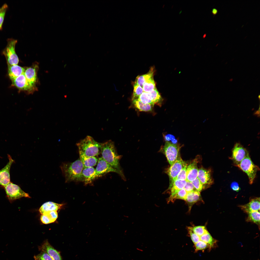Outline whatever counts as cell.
Masks as SVG:
<instances>
[{
	"label": "cell",
	"mask_w": 260,
	"mask_h": 260,
	"mask_svg": "<svg viewBox=\"0 0 260 260\" xmlns=\"http://www.w3.org/2000/svg\"><path fill=\"white\" fill-rule=\"evenodd\" d=\"M66 182H81V174L84 169L80 159L72 162H63L60 166Z\"/></svg>",
	"instance_id": "obj_2"
},
{
	"label": "cell",
	"mask_w": 260,
	"mask_h": 260,
	"mask_svg": "<svg viewBox=\"0 0 260 260\" xmlns=\"http://www.w3.org/2000/svg\"><path fill=\"white\" fill-rule=\"evenodd\" d=\"M193 232L199 236H201L207 232L206 227L204 226H197L191 227Z\"/></svg>",
	"instance_id": "obj_33"
},
{
	"label": "cell",
	"mask_w": 260,
	"mask_h": 260,
	"mask_svg": "<svg viewBox=\"0 0 260 260\" xmlns=\"http://www.w3.org/2000/svg\"><path fill=\"white\" fill-rule=\"evenodd\" d=\"M149 93L152 100L155 104L158 103L162 101L161 97L156 88Z\"/></svg>",
	"instance_id": "obj_31"
},
{
	"label": "cell",
	"mask_w": 260,
	"mask_h": 260,
	"mask_svg": "<svg viewBox=\"0 0 260 260\" xmlns=\"http://www.w3.org/2000/svg\"><path fill=\"white\" fill-rule=\"evenodd\" d=\"M37 65L32 66L25 69L24 74L28 82L32 86H35L37 80Z\"/></svg>",
	"instance_id": "obj_19"
},
{
	"label": "cell",
	"mask_w": 260,
	"mask_h": 260,
	"mask_svg": "<svg viewBox=\"0 0 260 260\" xmlns=\"http://www.w3.org/2000/svg\"><path fill=\"white\" fill-rule=\"evenodd\" d=\"M197 177L205 186L210 185L213 183V180L211 175V171L210 169H207L201 168L198 170Z\"/></svg>",
	"instance_id": "obj_15"
},
{
	"label": "cell",
	"mask_w": 260,
	"mask_h": 260,
	"mask_svg": "<svg viewBox=\"0 0 260 260\" xmlns=\"http://www.w3.org/2000/svg\"><path fill=\"white\" fill-rule=\"evenodd\" d=\"M248 216L247 221L255 223L259 226L260 224V211H255L247 214Z\"/></svg>",
	"instance_id": "obj_29"
},
{
	"label": "cell",
	"mask_w": 260,
	"mask_h": 260,
	"mask_svg": "<svg viewBox=\"0 0 260 260\" xmlns=\"http://www.w3.org/2000/svg\"><path fill=\"white\" fill-rule=\"evenodd\" d=\"M154 71V68L152 67L149 72L146 74L138 76L136 78L135 84L143 88L144 83L150 78L153 77Z\"/></svg>",
	"instance_id": "obj_25"
},
{
	"label": "cell",
	"mask_w": 260,
	"mask_h": 260,
	"mask_svg": "<svg viewBox=\"0 0 260 260\" xmlns=\"http://www.w3.org/2000/svg\"><path fill=\"white\" fill-rule=\"evenodd\" d=\"M133 104L135 107L141 111H149L152 110L154 105L145 104L137 99L132 100Z\"/></svg>",
	"instance_id": "obj_27"
},
{
	"label": "cell",
	"mask_w": 260,
	"mask_h": 260,
	"mask_svg": "<svg viewBox=\"0 0 260 260\" xmlns=\"http://www.w3.org/2000/svg\"><path fill=\"white\" fill-rule=\"evenodd\" d=\"M4 188L6 196L10 201L24 197L31 198L29 194L23 190L18 185L11 182Z\"/></svg>",
	"instance_id": "obj_6"
},
{
	"label": "cell",
	"mask_w": 260,
	"mask_h": 260,
	"mask_svg": "<svg viewBox=\"0 0 260 260\" xmlns=\"http://www.w3.org/2000/svg\"><path fill=\"white\" fill-rule=\"evenodd\" d=\"M98 177L95 169L93 167L85 168L82 171L81 182H83L85 185L89 184Z\"/></svg>",
	"instance_id": "obj_14"
},
{
	"label": "cell",
	"mask_w": 260,
	"mask_h": 260,
	"mask_svg": "<svg viewBox=\"0 0 260 260\" xmlns=\"http://www.w3.org/2000/svg\"><path fill=\"white\" fill-rule=\"evenodd\" d=\"M248 155V152L247 150L240 143H237L232 149L231 158L237 166Z\"/></svg>",
	"instance_id": "obj_9"
},
{
	"label": "cell",
	"mask_w": 260,
	"mask_h": 260,
	"mask_svg": "<svg viewBox=\"0 0 260 260\" xmlns=\"http://www.w3.org/2000/svg\"><path fill=\"white\" fill-rule=\"evenodd\" d=\"M12 81V85L20 91H25L30 93L35 89V87L31 85L28 82L24 74L20 75Z\"/></svg>",
	"instance_id": "obj_10"
},
{
	"label": "cell",
	"mask_w": 260,
	"mask_h": 260,
	"mask_svg": "<svg viewBox=\"0 0 260 260\" xmlns=\"http://www.w3.org/2000/svg\"><path fill=\"white\" fill-rule=\"evenodd\" d=\"M38 248L39 251L47 254L52 260H63L60 252L55 248L47 240L39 246Z\"/></svg>",
	"instance_id": "obj_11"
},
{
	"label": "cell",
	"mask_w": 260,
	"mask_h": 260,
	"mask_svg": "<svg viewBox=\"0 0 260 260\" xmlns=\"http://www.w3.org/2000/svg\"><path fill=\"white\" fill-rule=\"evenodd\" d=\"M191 182L195 189L200 192L205 187V186L202 184L198 177Z\"/></svg>",
	"instance_id": "obj_36"
},
{
	"label": "cell",
	"mask_w": 260,
	"mask_h": 260,
	"mask_svg": "<svg viewBox=\"0 0 260 260\" xmlns=\"http://www.w3.org/2000/svg\"><path fill=\"white\" fill-rule=\"evenodd\" d=\"M180 149L178 145L166 141L160 151L165 155L171 166L177 159Z\"/></svg>",
	"instance_id": "obj_7"
},
{
	"label": "cell",
	"mask_w": 260,
	"mask_h": 260,
	"mask_svg": "<svg viewBox=\"0 0 260 260\" xmlns=\"http://www.w3.org/2000/svg\"><path fill=\"white\" fill-rule=\"evenodd\" d=\"M9 161L6 165L0 170V185L4 187L10 182V170L14 160L8 154Z\"/></svg>",
	"instance_id": "obj_12"
},
{
	"label": "cell",
	"mask_w": 260,
	"mask_h": 260,
	"mask_svg": "<svg viewBox=\"0 0 260 260\" xmlns=\"http://www.w3.org/2000/svg\"><path fill=\"white\" fill-rule=\"evenodd\" d=\"M63 204H59L49 202L43 204L40 208L39 211L41 214L49 211H57L63 206Z\"/></svg>",
	"instance_id": "obj_21"
},
{
	"label": "cell",
	"mask_w": 260,
	"mask_h": 260,
	"mask_svg": "<svg viewBox=\"0 0 260 260\" xmlns=\"http://www.w3.org/2000/svg\"><path fill=\"white\" fill-rule=\"evenodd\" d=\"M187 164L186 163L178 175L176 179L186 181L187 168Z\"/></svg>",
	"instance_id": "obj_38"
},
{
	"label": "cell",
	"mask_w": 260,
	"mask_h": 260,
	"mask_svg": "<svg viewBox=\"0 0 260 260\" xmlns=\"http://www.w3.org/2000/svg\"><path fill=\"white\" fill-rule=\"evenodd\" d=\"M199 236L200 241L206 243L209 246V249L216 246L217 240L213 238L208 231L202 235Z\"/></svg>",
	"instance_id": "obj_26"
},
{
	"label": "cell",
	"mask_w": 260,
	"mask_h": 260,
	"mask_svg": "<svg viewBox=\"0 0 260 260\" xmlns=\"http://www.w3.org/2000/svg\"><path fill=\"white\" fill-rule=\"evenodd\" d=\"M102 143L95 141L91 136H87L76 144L79 152L89 157L95 156L101 153Z\"/></svg>",
	"instance_id": "obj_3"
},
{
	"label": "cell",
	"mask_w": 260,
	"mask_h": 260,
	"mask_svg": "<svg viewBox=\"0 0 260 260\" xmlns=\"http://www.w3.org/2000/svg\"><path fill=\"white\" fill-rule=\"evenodd\" d=\"M188 193L183 188L179 191L176 195L175 200L176 199H180L185 200Z\"/></svg>",
	"instance_id": "obj_39"
},
{
	"label": "cell",
	"mask_w": 260,
	"mask_h": 260,
	"mask_svg": "<svg viewBox=\"0 0 260 260\" xmlns=\"http://www.w3.org/2000/svg\"><path fill=\"white\" fill-rule=\"evenodd\" d=\"M198 160L195 158L187 166L186 181L192 182L197 177L198 172L197 166Z\"/></svg>",
	"instance_id": "obj_16"
},
{
	"label": "cell",
	"mask_w": 260,
	"mask_h": 260,
	"mask_svg": "<svg viewBox=\"0 0 260 260\" xmlns=\"http://www.w3.org/2000/svg\"><path fill=\"white\" fill-rule=\"evenodd\" d=\"M195 250L197 252L199 251H204L207 248L209 249L208 245L204 242L200 241L194 244Z\"/></svg>",
	"instance_id": "obj_34"
},
{
	"label": "cell",
	"mask_w": 260,
	"mask_h": 260,
	"mask_svg": "<svg viewBox=\"0 0 260 260\" xmlns=\"http://www.w3.org/2000/svg\"><path fill=\"white\" fill-rule=\"evenodd\" d=\"M6 10L4 11L0 14V30L2 29V26Z\"/></svg>",
	"instance_id": "obj_41"
},
{
	"label": "cell",
	"mask_w": 260,
	"mask_h": 260,
	"mask_svg": "<svg viewBox=\"0 0 260 260\" xmlns=\"http://www.w3.org/2000/svg\"><path fill=\"white\" fill-rule=\"evenodd\" d=\"M8 76L11 80L24 74L25 69L17 65H8Z\"/></svg>",
	"instance_id": "obj_22"
},
{
	"label": "cell",
	"mask_w": 260,
	"mask_h": 260,
	"mask_svg": "<svg viewBox=\"0 0 260 260\" xmlns=\"http://www.w3.org/2000/svg\"><path fill=\"white\" fill-rule=\"evenodd\" d=\"M80 159L83 166L84 169L93 167L96 165L98 159L95 156H86L82 153L79 152Z\"/></svg>",
	"instance_id": "obj_23"
},
{
	"label": "cell",
	"mask_w": 260,
	"mask_h": 260,
	"mask_svg": "<svg viewBox=\"0 0 260 260\" xmlns=\"http://www.w3.org/2000/svg\"><path fill=\"white\" fill-rule=\"evenodd\" d=\"M218 12V11L216 9L214 8L212 9L211 11L212 13L214 15H216L217 13Z\"/></svg>",
	"instance_id": "obj_44"
},
{
	"label": "cell",
	"mask_w": 260,
	"mask_h": 260,
	"mask_svg": "<svg viewBox=\"0 0 260 260\" xmlns=\"http://www.w3.org/2000/svg\"><path fill=\"white\" fill-rule=\"evenodd\" d=\"M231 187L234 191H238L240 189L238 184L235 182H233L231 184Z\"/></svg>",
	"instance_id": "obj_42"
},
{
	"label": "cell",
	"mask_w": 260,
	"mask_h": 260,
	"mask_svg": "<svg viewBox=\"0 0 260 260\" xmlns=\"http://www.w3.org/2000/svg\"><path fill=\"white\" fill-rule=\"evenodd\" d=\"M186 182L185 180L176 179L170 188L171 194L168 198V202H172L175 200L176 196L178 192L184 188Z\"/></svg>",
	"instance_id": "obj_18"
},
{
	"label": "cell",
	"mask_w": 260,
	"mask_h": 260,
	"mask_svg": "<svg viewBox=\"0 0 260 260\" xmlns=\"http://www.w3.org/2000/svg\"><path fill=\"white\" fill-rule=\"evenodd\" d=\"M202 200L200 192L196 190L188 192L185 201L190 210L193 205L196 202Z\"/></svg>",
	"instance_id": "obj_20"
},
{
	"label": "cell",
	"mask_w": 260,
	"mask_h": 260,
	"mask_svg": "<svg viewBox=\"0 0 260 260\" xmlns=\"http://www.w3.org/2000/svg\"><path fill=\"white\" fill-rule=\"evenodd\" d=\"M206 34H204V35H203V38H205V37H206Z\"/></svg>",
	"instance_id": "obj_45"
},
{
	"label": "cell",
	"mask_w": 260,
	"mask_h": 260,
	"mask_svg": "<svg viewBox=\"0 0 260 260\" xmlns=\"http://www.w3.org/2000/svg\"><path fill=\"white\" fill-rule=\"evenodd\" d=\"M260 198H256L251 200L247 203L240 206L241 209L247 214L255 211H260Z\"/></svg>",
	"instance_id": "obj_17"
},
{
	"label": "cell",
	"mask_w": 260,
	"mask_h": 260,
	"mask_svg": "<svg viewBox=\"0 0 260 260\" xmlns=\"http://www.w3.org/2000/svg\"><path fill=\"white\" fill-rule=\"evenodd\" d=\"M156 87L153 77L146 81L143 84V91L149 93Z\"/></svg>",
	"instance_id": "obj_28"
},
{
	"label": "cell",
	"mask_w": 260,
	"mask_h": 260,
	"mask_svg": "<svg viewBox=\"0 0 260 260\" xmlns=\"http://www.w3.org/2000/svg\"><path fill=\"white\" fill-rule=\"evenodd\" d=\"M186 163L179 156L177 159L168 169L166 173L169 178V189H170L178 175Z\"/></svg>",
	"instance_id": "obj_8"
},
{
	"label": "cell",
	"mask_w": 260,
	"mask_h": 260,
	"mask_svg": "<svg viewBox=\"0 0 260 260\" xmlns=\"http://www.w3.org/2000/svg\"><path fill=\"white\" fill-rule=\"evenodd\" d=\"M7 41V45L3 51L2 54L6 58L8 65H17L19 59L15 52V46L17 40L13 38H9Z\"/></svg>",
	"instance_id": "obj_4"
},
{
	"label": "cell",
	"mask_w": 260,
	"mask_h": 260,
	"mask_svg": "<svg viewBox=\"0 0 260 260\" xmlns=\"http://www.w3.org/2000/svg\"><path fill=\"white\" fill-rule=\"evenodd\" d=\"M58 216L57 211H49L42 214L40 219L43 223L47 224L55 221Z\"/></svg>",
	"instance_id": "obj_24"
},
{
	"label": "cell",
	"mask_w": 260,
	"mask_h": 260,
	"mask_svg": "<svg viewBox=\"0 0 260 260\" xmlns=\"http://www.w3.org/2000/svg\"><path fill=\"white\" fill-rule=\"evenodd\" d=\"M184 188L187 193L196 190L192 182L187 181Z\"/></svg>",
	"instance_id": "obj_40"
},
{
	"label": "cell",
	"mask_w": 260,
	"mask_h": 260,
	"mask_svg": "<svg viewBox=\"0 0 260 260\" xmlns=\"http://www.w3.org/2000/svg\"><path fill=\"white\" fill-rule=\"evenodd\" d=\"M142 103L154 105L149 93L143 91L137 99Z\"/></svg>",
	"instance_id": "obj_30"
},
{
	"label": "cell",
	"mask_w": 260,
	"mask_h": 260,
	"mask_svg": "<svg viewBox=\"0 0 260 260\" xmlns=\"http://www.w3.org/2000/svg\"><path fill=\"white\" fill-rule=\"evenodd\" d=\"M35 260H52L50 257L46 253L42 252L33 257Z\"/></svg>",
	"instance_id": "obj_35"
},
{
	"label": "cell",
	"mask_w": 260,
	"mask_h": 260,
	"mask_svg": "<svg viewBox=\"0 0 260 260\" xmlns=\"http://www.w3.org/2000/svg\"><path fill=\"white\" fill-rule=\"evenodd\" d=\"M101 153L102 158L116 169L118 172V174L125 180V177L119 163L121 156L117 154L114 142L109 140L102 143Z\"/></svg>",
	"instance_id": "obj_1"
},
{
	"label": "cell",
	"mask_w": 260,
	"mask_h": 260,
	"mask_svg": "<svg viewBox=\"0 0 260 260\" xmlns=\"http://www.w3.org/2000/svg\"><path fill=\"white\" fill-rule=\"evenodd\" d=\"M245 172L248 177L249 183H253L256 177L257 172L260 170L259 167L253 163L249 155L237 165Z\"/></svg>",
	"instance_id": "obj_5"
},
{
	"label": "cell",
	"mask_w": 260,
	"mask_h": 260,
	"mask_svg": "<svg viewBox=\"0 0 260 260\" xmlns=\"http://www.w3.org/2000/svg\"><path fill=\"white\" fill-rule=\"evenodd\" d=\"M8 7L7 5L6 4H4L0 8V14L3 11L7 10Z\"/></svg>",
	"instance_id": "obj_43"
},
{
	"label": "cell",
	"mask_w": 260,
	"mask_h": 260,
	"mask_svg": "<svg viewBox=\"0 0 260 260\" xmlns=\"http://www.w3.org/2000/svg\"></svg>",
	"instance_id": "obj_46"
},
{
	"label": "cell",
	"mask_w": 260,
	"mask_h": 260,
	"mask_svg": "<svg viewBox=\"0 0 260 260\" xmlns=\"http://www.w3.org/2000/svg\"><path fill=\"white\" fill-rule=\"evenodd\" d=\"M187 229L191 239L194 244L200 240L199 236L193 232L191 227H188Z\"/></svg>",
	"instance_id": "obj_37"
},
{
	"label": "cell",
	"mask_w": 260,
	"mask_h": 260,
	"mask_svg": "<svg viewBox=\"0 0 260 260\" xmlns=\"http://www.w3.org/2000/svg\"><path fill=\"white\" fill-rule=\"evenodd\" d=\"M143 92V90L142 87L135 84L134 85L132 100L138 99L140 96Z\"/></svg>",
	"instance_id": "obj_32"
},
{
	"label": "cell",
	"mask_w": 260,
	"mask_h": 260,
	"mask_svg": "<svg viewBox=\"0 0 260 260\" xmlns=\"http://www.w3.org/2000/svg\"><path fill=\"white\" fill-rule=\"evenodd\" d=\"M95 170L98 177L110 172H114L118 174V172L104 161L101 157L98 159Z\"/></svg>",
	"instance_id": "obj_13"
}]
</instances>
